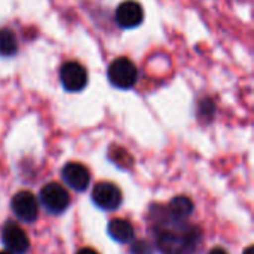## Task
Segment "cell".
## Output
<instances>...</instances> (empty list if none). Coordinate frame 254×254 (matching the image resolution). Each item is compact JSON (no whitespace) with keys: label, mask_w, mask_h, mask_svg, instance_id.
<instances>
[{"label":"cell","mask_w":254,"mask_h":254,"mask_svg":"<svg viewBox=\"0 0 254 254\" xmlns=\"http://www.w3.org/2000/svg\"><path fill=\"white\" fill-rule=\"evenodd\" d=\"M18 39L16 34L7 28L1 27L0 28V57L1 58H10L18 54Z\"/></svg>","instance_id":"obj_10"},{"label":"cell","mask_w":254,"mask_h":254,"mask_svg":"<svg viewBox=\"0 0 254 254\" xmlns=\"http://www.w3.org/2000/svg\"><path fill=\"white\" fill-rule=\"evenodd\" d=\"M60 82L67 92H80L88 85V71L77 61H67L60 68Z\"/></svg>","instance_id":"obj_2"},{"label":"cell","mask_w":254,"mask_h":254,"mask_svg":"<svg viewBox=\"0 0 254 254\" xmlns=\"http://www.w3.org/2000/svg\"><path fill=\"white\" fill-rule=\"evenodd\" d=\"M107 79L118 89H131L138 79L137 65L127 57H118L107 67Z\"/></svg>","instance_id":"obj_1"},{"label":"cell","mask_w":254,"mask_h":254,"mask_svg":"<svg viewBox=\"0 0 254 254\" xmlns=\"http://www.w3.org/2000/svg\"><path fill=\"white\" fill-rule=\"evenodd\" d=\"M12 210L15 216L25 223H33L39 216V205L31 192L21 190L12 198Z\"/></svg>","instance_id":"obj_6"},{"label":"cell","mask_w":254,"mask_h":254,"mask_svg":"<svg viewBox=\"0 0 254 254\" xmlns=\"http://www.w3.org/2000/svg\"><path fill=\"white\" fill-rule=\"evenodd\" d=\"M115 19L121 28H125V30L135 28L144 19L143 6L135 0H125L118 6L115 12Z\"/></svg>","instance_id":"obj_4"},{"label":"cell","mask_w":254,"mask_h":254,"mask_svg":"<svg viewBox=\"0 0 254 254\" xmlns=\"http://www.w3.org/2000/svg\"><path fill=\"white\" fill-rule=\"evenodd\" d=\"M243 254H254V247H253V246L247 247V249H246V252H244Z\"/></svg>","instance_id":"obj_16"},{"label":"cell","mask_w":254,"mask_h":254,"mask_svg":"<svg viewBox=\"0 0 254 254\" xmlns=\"http://www.w3.org/2000/svg\"><path fill=\"white\" fill-rule=\"evenodd\" d=\"M40 201L48 211L58 214L65 211L70 204V196L61 185L48 183L40 190Z\"/></svg>","instance_id":"obj_3"},{"label":"cell","mask_w":254,"mask_h":254,"mask_svg":"<svg viewBox=\"0 0 254 254\" xmlns=\"http://www.w3.org/2000/svg\"><path fill=\"white\" fill-rule=\"evenodd\" d=\"M208 254H228V253H226L223 249H220V247H216V249H213V250H211V252H210Z\"/></svg>","instance_id":"obj_15"},{"label":"cell","mask_w":254,"mask_h":254,"mask_svg":"<svg viewBox=\"0 0 254 254\" xmlns=\"http://www.w3.org/2000/svg\"><path fill=\"white\" fill-rule=\"evenodd\" d=\"M0 254H12V253H9V252L6 250V252H0Z\"/></svg>","instance_id":"obj_17"},{"label":"cell","mask_w":254,"mask_h":254,"mask_svg":"<svg viewBox=\"0 0 254 254\" xmlns=\"http://www.w3.org/2000/svg\"><path fill=\"white\" fill-rule=\"evenodd\" d=\"M76 254H98V253H97L95 250H92V249H88V247H86V249H80V250H79Z\"/></svg>","instance_id":"obj_14"},{"label":"cell","mask_w":254,"mask_h":254,"mask_svg":"<svg viewBox=\"0 0 254 254\" xmlns=\"http://www.w3.org/2000/svg\"><path fill=\"white\" fill-rule=\"evenodd\" d=\"M192 211H193V202L188 196L180 195L170 202V213L176 219H186L192 214Z\"/></svg>","instance_id":"obj_11"},{"label":"cell","mask_w":254,"mask_h":254,"mask_svg":"<svg viewBox=\"0 0 254 254\" xmlns=\"http://www.w3.org/2000/svg\"><path fill=\"white\" fill-rule=\"evenodd\" d=\"M131 254H155V249L150 243L140 240L131 246Z\"/></svg>","instance_id":"obj_13"},{"label":"cell","mask_w":254,"mask_h":254,"mask_svg":"<svg viewBox=\"0 0 254 254\" xmlns=\"http://www.w3.org/2000/svg\"><path fill=\"white\" fill-rule=\"evenodd\" d=\"M1 241L7 249V252L12 254H24L30 249V241L25 232L13 223H7L3 228Z\"/></svg>","instance_id":"obj_7"},{"label":"cell","mask_w":254,"mask_h":254,"mask_svg":"<svg viewBox=\"0 0 254 254\" xmlns=\"http://www.w3.org/2000/svg\"><path fill=\"white\" fill-rule=\"evenodd\" d=\"M64 182L74 190H85L89 185L91 176L85 165L79 162H68L63 168Z\"/></svg>","instance_id":"obj_8"},{"label":"cell","mask_w":254,"mask_h":254,"mask_svg":"<svg viewBox=\"0 0 254 254\" xmlns=\"http://www.w3.org/2000/svg\"><path fill=\"white\" fill-rule=\"evenodd\" d=\"M107 231L109 235L121 244H128L134 241V228L128 220L115 219L109 223Z\"/></svg>","instance_id":"obj_9"},{"label":"cell","mask_w":254,"mask_h":254,"mask_svg":"<svg viewBox=\"0 0 254 254\" xmlns=\"http://www.w3.org/2000/svg\"><path fill=\"white\" fill-rule=\"evenodd\" d=\"M198 110H199V116H201L202 119H208V121H210V119L214 116V113H216V104H214L210 98H204V100L201 101Z\"/></svg>","instance_id":"obj_12"},{"label":"cell","mask_w":254,"mask_h":254,"mask_svg":"<svg viewBox=\"0 0 254 254\" xmlns=\"http://www.w3.org/2000/svg\"><path fill=\"white\" fill-rule=\"evenodd\" d=\"M92 201L106 211H113L122 204V192L113 183H98L92 190Z\"/></svg>","instance_id":"obj_5"}]
</instances>
